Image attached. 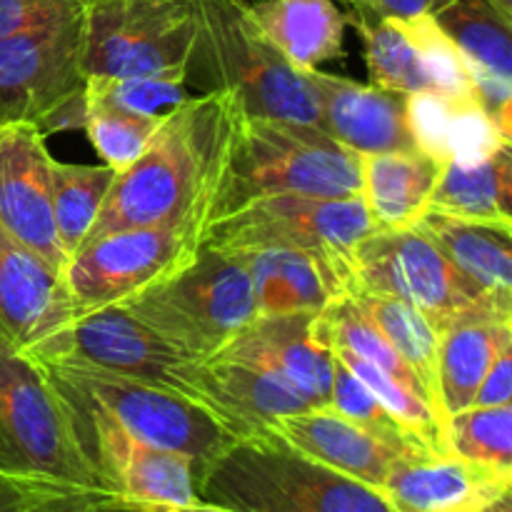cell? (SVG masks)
<instances>
[{
  "mask_svg": "<svg viewBox=\"0 0 512 512\" xmlns=\"http://www.w3.org/2000/svg\"><path fill=\"white\" fill-rule=\"evenodd\" d=\"M240 115L238 100L223 90L188 95L168 110L143 155L115 173L85 243L123 228H208Z\"/></svg>",
  "mask_w": 512,
  "mask_h": 512,
  "instance_id": "1",
  "label": "cell"
},
{
  "mask_svg": "<svg viewBox=\"0 0 512 512\" xmlns=\"http://www.w3.org/2000/svg\"><path fill=\"white\" fill-rule=\"evenodd\" d=\"M360 188V155L318 125L240 115L213 220L258 198H360Z\"/></svg>",
  "mask_w": 512,
  "mask_h": 512,
  "instance_id": "2",
  "label": "cell"
},
{
  "mask_svg": "<svg viewBox=\"0 0 512 512\" xmlns=\"http://www.w3.org/2000/svg\"><path fill=\"white\" fill-rule=\"evenodd\" d=\"M228 512H398L378 490L300 453L275 430L235 440L198 478Z\"/></svg>",
  "mask_w": 512,
  "mask_h": 512,
  "instance_id": "3",
  "label": "cell"
},
{
  "mask_svg": "<svg viewBox=\"0 0 512 512\" xmlns=\"http://www.w3.org/2000/svg\"><path fill=\"white\" fill-rule=\"evenodd\" d=\"M188 78L205 90L233 95L248 118L318 125L308 78L260 33L248 0H198V38Z\"/></svg>",
  "mask_w": 512,
  "mask_h": 512,
  "instance_id": "4",
  "label": "cell"
},
{
  "mask_svg": "<svg viewBox=\"0 0 512 512\" xmlns=\"http://www.w3.org/2000/svg\"><path fill=\"white\" fill-rule=\"evenodd\" d=\"M188 360H210L258 315L253 280L238 253L198 250L155 288L120 303Z\"/></svg>",
  "mask_w": 512,
  "mask_h": 512,
  "instance_id": "5",
  "label": "cell"
},
{
  "mask_svg": "<svg viewBox=\"0 0 512 512\" xmlns=\"http://www.w3.org/2000/svg\"><path fill=\"white\" fill-rule=\"evenodd\" d=\"M0 475L115 495L75 443L43 368L0 330ZM118 498V495H115ZM120 503V500H118Z\"/></svg>",
  "mask_w": 512,
  "mask_h": 512,
  "instance_id": "6",
  "label": "cell"
},
{
  "mask_svg": "<svg viewBox=\"0 0 512 512\" xmlns=\"http://www.w3.org/2000/svg\"><path fill=\"white\" fill-rule=\"evenodd\" d=\"M375 223L363 198H308L275 195L245 203L243 208L213 220L203 245L220 250H248L283 245L318 260L333 280L340 298L355 288V253Z\"/></svg>",
  "mask_w": 512,
  "mask_h": 512,
  "instance_id": "7",
  "label": "cell"
},
{
  "mask_svg": "<svg viewBox=\"0 0 512 512\" xmlns=\"http://www.w3.org/2000/svg\"><path fill=\"white\" fill-rule=\"evenodd\" d=\"M198 0H90L83 5V73L188 80Z\"/></svg>",
  "mask_w": 512,
  "mask_h": 512,
  "instance_id": "8",
  "label": "cell"
},
{
  "mask_svg": "<svg viewBox=\"0 0 512 512\" xmlns=\"http://www.w3.org/2000/svg\"><path fill=\"white\" fill-rule=\"evenodd\" d=\"M65 385L93 400L133 438L180 453L193 463L195 483L210 463L235 443V435L210 410L185 395L85 365L38 363Z\"/></svg>",
  "mask_w": 512,
  "mask_h": 512,
  "instance_id": "9",
  "label": "cell"
},
{
  "mask_svg": "<svg viewBox=\"0 0 512 512\" xmlns=\"http://www.w3.org/2000/svg\"><path fill=\"white\" fill-rule=\"evenodd\" d=\"M50 388L65 410L75 443L103 483L118 495L120 508L198 503L195 468L185 455L153 448L133 438L93 400L80 395L43 368Z\"/></svg>",
  "mask_w": 512,
  "mask_h": 512,
  "instance_id": "10",
  "label": "cell"
},
{
  "mask_svg": "<svg viewBox=\"0 0 512 512\" xmlns=\"http://www.w3.org/2000/svg\"><path fill=\"white\" fill-rule=\"evenodd\" d=\"M205 225L123 228L88 240L63 270L75 315L120 305L190 265L203 248Z\"/></svg>",
  "mask_w": 512,
  "mask_h": 512,
  "instance_id": "11",
  "label": "cell"
},
{
  "mask_svg": "<svg viewBox=\"0 0 512 512\" xmlns=\"http://www.w3.org/2000/svg\"><path fill=\"white\" fill-rule=\"evenodd\" d=\"M35 363L85 365L108 370L140 383L158 385L188 398V370L193 360L180 355L158 333L120 305L90 310L28 350Z\"/></svg>",
  "mask_w": 512,
  "mask_h": 512,
  "instance_id": "12",
  "label": "cell"
},
{
  "mask_svg": "<svg viewBox=\"0 0 512 512\" xmlns=\"http://www.w3.org/2000/svg\"><path fill=\"white\" fill-rule=\"evenodd\" d=\"M353 293L405 300L428 315L438 330L463 310L490 303L453 268V263L420 228L375 230L368 235L355 253Z\"/></svg>",
  "mask_w": 512,
  "mask_h": 512,
  "instance_id": "13",
  "label": "cell"
},
{
  "mask_svg": "<svg viewBox=\"0 0 512 512\" xmlns=\"http://www.w3.org/2000/svg\"><path fill=\"white\" fill-rule=\"evenodd\" d=\"M83 85V8L0 38V123H40Z\"/></svg>",
  "mask_w": 512,
  "mask_h": 512,
  "instance_id": "14",
  "label": "cell"
},
{
  "mask_svg": "<svg viewBox=\"0 0 512 512\" xmlns=\"http://www.w3.org/2000/svg\"><path fill=\"white\" fill-rule=\"evenodd\" d=\"M50 155L35 123H0V228L65 270L50 198Z\"/></svg>",
  "mask_w": 512,
  "mask_h": 512,
  "instance_id": "15",
  "label": "cell"
},
{
  "mask_svg": "<svg viewBox=\"0 0 512 512\" xmlns=\"http://www.w3.org/2000/svg\"><path fill=\"white\" fill-rule=\"evenodd\" d=\"M188 398L210 410L235 440L270 433L285 415L313 408L293 385L270 370L230 358L193 360Z\"/></svg>",
  "mask_w": 512,
  "mask_h": 512,
  "instance_id": "16",
  "label": "cell"
},
{
  "mask_svg": "<svg viewBox=\"0 0 512 512\" xmlns=\"http://www.w3.org/2000/svg\"><path fill=\"white\" fill-rule=\"evenodd\" d=\"M318 103V128L358 155L418 150L408 120V95L340 75L305 73Z\"/></svg>",
  "mask_w": 512,
  "mask_h": 512,
  "instance_id": "17",
  "label": "cell"
},
{
  "mask_svg": "<svg viewBox=\"0 0 512 512\" xmlns=\"http://www.w3.org/2000/svg\"><path fill=\"white\" fill-rule=\"evenodd\" d=\"M318 313L255 315L215 358L243 360L293 385L313 408H328L333 355L315 335Z\"/></svg>",
  "mask_w": 512,
  "mask_h": 512,
  "instance_id": "18",
  "label": "cell"
},
{
  "mask_svg": "<svg viewBox=\"0 0 512 512\" xmlns=\"http://www.w3.org/2000/svg\"><path fill=\"white\" fill-rule=\"evenodd\" d=\"M75 318L63 270L0 228V330L28 353Z\"/></svg>",
  "mask_w": 512,
  "mask_h": 512,
  "instance_id": "19",
  "label": "cell"
},
{
  "mask_svg": "<svg viewBox=\"0 0 512 512\" xmlns=\"http://www.w3.org/2000/svg\"><path fill=\"white\" fill-rule=\"evenodd\" d=\"M433 18L463 53L478 103L512 135V25L483 0H450Z\"/></svg>",
  "mask_w": 512,
  "mask_h": 512,
  "instance_id": "20",
  "label": "cell"
},
{
  "mask_svg": "<svg viewBox=\"0 0 512 512\" xmlns=\"http://www.w3.org/2000/svg\"><path fill=\"white\" fill-rule=\"evenodd\" d=\"M505 490H512L510 475L455 455H418L393 465L383 498L398 512H478Z\"/></svg>",
  "mask_w": 512,
  "mask_h": 512,
  "instance_id": "21",
  "label": "cell"
},
{
  "mask_svg": "<svg viewBox=\"0 0 512 512\" xmlns=\"http://www.w3.org/2000/svg\"><path fill=\"white\" fill-rule=\"evenodd\" d=\"M275 433L308 458L378 490L380 495L393 465L408 458L330 408H308L285 415Z\"/></svg>",
  "mask_w": 512,
  "mask_h": 512,
  "instance_id": "22",
  "label": "cell"
},
{
  "mask_svg": "<svg viewBox=\"0 0 512 512\" xmlns=\"http://www.w3.org/2000/svg\"><path fill=\"white\" fill-rule=\"evenodd\" d=\"M505 348H512V310L478 303L440 330L438 388L445 415L470 408L480 380Z\"/></svg>",
  "mask_w": 512,
  "mask_h": 512,
  "instance_id": "23",
  "label": "cell"
},
{
  "mask_svg": "<svg viewBox=\"0 0 512 512\" xmlns=\"http://www.w3.org/2000/svg\"><path fill=\"white\" fill-rule=\"evenodd\" d=\"M445 163L423 150L360 155L365 210L378 230L418 228L430 208Z\"/></svg>",
  "mask_w": 512,
  "mask_h": 512,
  "instance_id": "24",
  "label": "cell"
},
{
  "mask_svg": "<svg viewBox=\"0 0 512 512\" xmlns=\"http://www.w3.org/2000/svg\"><path fill=\"white\" fill-rule=\"evenodd\" d=\"M408 120L418 150L440 163H470L510 145V135L478 100L453 98L433 88L408 95Z\"/></svg>",
  "mask_w": 512,
  "mask_h": 512,
  "instance_id": "25",
  "label": "cell"
},
{
  "mask_svg": "<svg viewBox=\"0 0 512 512\" xmlns=\"http://www.w3.org/2000/svg\"><path fill=\"white\" fill-rule=\"evenodd\" d=\"M260 33L300 73L345 55L348 15L335 0H260L250 3Z\"/></svg>",
  "mask_w": 512,
  "mask_h": 512,
  "instance_id": "26",
  "label": "cell"
},
{
  "mask_svg": "<svg viewBox=\"0 0 512 512\" xmlns=\"http://www.w3.org/2000/svg\"><path fill=\"white\" fill-rule=\"evenodd\" d=\"M418 228L485 300L512 308V225L425 213Z\"/></svg>",
  "mask_w": 512,
  "mask_h": 512,
  "instance_id": "27",
  "label": "cell"
},
{
  "mask_svg": "<svg viewBox=\"0 0 512 512\" xmlns=\"http://www.w3.org/2000/svg\"><path fill=\"white\" fill-rule=\"evenodd\" d=\"M230 253H238L248 265L258 315L320 313L333 300H340L333 280L313 255L283 245H260Z\"/></svg>",
  "mask_w": 512,
  "mask_h": 512,
  "instance_id": "28",
  "label": "cell"
},
{
  "mask_svg": "<svg viewBox=\"0 0 512 512\" xmlns=\"http://www.w3.org/2000/svg\"><path fill=\"white\" fill-rule=\"evenodd\" d=\"M428 213L473 223L512 225V150L470 163H445Z\"/></svg>",
  "mask_w": 512,
  "mask_h": 512,
  "instance_id": "29",
  "label": "cell"
},
{
  "mask_svg": "<svg viewBox=\"0 0 512 512\" xmlns=\"http://www.w3.org/2000/svg\"><path fill=\"white\" fill-rule=\"evenodd\" d=\"M350 298L360 305V310L373 320L375 328L385 335V340L393 345L403 363L413 370L430 408L438 415L443 428L448 430V415L443 410L438 388L440 330L430 323L428 315H423L418 308L400 298L373 293H353Z\"/></svg>",
  "mask_w": 512,
  "mask_h": 512,
  "instance_id": "30",
  "label": "cell"
},
{
  "mask_svg": "<svg viewBox=\"0 0 512 512\" xmlns=\"http://www.w3.org/2000/svg\"><path fill=\"white\" fill-rule=\"evenodd\" d=\"M348 20H353L363 40L365 65L373 85L403 95L430 90L418 48L405 30L403 20L383 18L370 10H353Z\"/></svg>",
  "mask_w": 512,
  "mask_h": 512,
  "instance_id": "31",
  "label": "cell"
},
{
  "mask_svg": "<svg viewBox=\"0 0 512 512\" xmlns=\"http://www.w3.org/2000/svg\"><path fill=\"white\" fill-rule=\"evenodd\" d=\"M113 180L115 170L108 165H70L53 158L50 198L55 230L68 260L83 248Z\"/></svg>",
  "mask_w": 512,
  "mask_h": 512,
  "instance_id": "32",
  "label": "cell"
},
{
  "mask_svg": "<svg viewBox=\"0 0 512 512\" xmlns=\"http://www.w3.org/2000/svg\"><path fill=\"white\" fill-rule=\"evenodd\" d=\"M445 443L455 458L512 478V403L470 405L450 415Z\"/></svg>",
  "mask_w": 512,
  "mask_h": 512,
  "instance_id": "33",
  "label": "cell"
},
{
  "mask_svg": "<svg viewBox=\"0 0 512 512\" xmlns=\"http://www.w3.org/2000/svg\"><path fill=\"white\" fill-rule=\"evenodd\" d=\"M163 118L165 115H135L88 98V120L83 130L103 165L123 173L143 155Z\"/></svg>",
  "mask_w": 512,
  "mask_h": 512,
  "instance_id": "34",
  "label": "cell"
},
{
  "mask_svg": "<svg viewBox=\"0 0 512 512\" xmlns=\"http://www.w3.org/2000/svg\"><path fill=\"white\" fill-rule=\"evenodd\" d=\"M330 410L348 418L350 423L360 425L368 430L370 435L388 443L390 448L400 450L408 458H418V455H433L425 448H420L418 440L410 438L393 418L383 410V405L375 400V395L345 368L340 360L333 358V383H330Z\"/></svg>",
  "mask_w": 512,
  "mask_h": 512,
  "instance_id": "35",
  "label": "cell"
},
{
  "mask_svg": "<svg viewBox=\"0 0 512 512\" xmlns=\"http://www.w3.org/2000/svg\"><path fill=\"white\" fill-rule=\"evenodd\" d=\"M403 23L408 35L413 38L415 48H418L420 63H423L425 75H428L430 88L453 95V98L478 100L475 98L473 83H470V73L463 53L453 43V38L440 28L433 13L405 18Z\"/></svg>",
  "mask_w": 512,
  "mask_h": 512,
  "instance_id": "36",
  "label": "cell"
},
{
  "mask_svg": "<svg viewBox=\"0 0 512 512\" xmlns=\"http://www.w3.org/2000/svg\"><path fill=\"white\" fill-rule=\"evenodd\" d=\"M85 95L98 103L128 110L135 115H165L188 98L183 78L168 75H145V78H110V75H88Z\"/></svg>",
  "mask_w": 512,
  "mask_h": 512,
  "instance_id": "37",
  "label": "cell"
},
{
  "mask_svg": "<svg viewBox=\"0 0 512 512\" xmlns=\"http://www.w3.org/2000/svg\"><path fill=\"white\" fill-rule=\"evenodd\" d=\"M113 505L118 498L108 493L0 475V512H95Z\"/></svg>",
  "mask_w": 512,
  "mask_h": 512,
  "instance_id": "38",
  "label": "cell"
},
{
  "mask_svg": "<svg viewBox=\"0 0 512 512\" xmlns=\"http://www.w3.org/2000/svg\"><path fill=\"white\" fill-rule=\"evenodd\" d=\"M83 8L80 0H0V38Z\"/></svg>",
  "mask_w": 512,
  "mask_h": 512,
  "instance_id": "39",
  "label": "cell"
},
{
  "mask_svg": "<svg viewBox=\"0 0 512 512\" xmlns=\"http://www.w3.org/2000/svg\"><path fill=\"white\" fill-rule=\"evenodd\" d=\"M512 403V348H505L495 358L488 373L480 380L475 390L473 405L488 408V405H510Z\"/></svg>",
  "mask_w": 512,
  "mask_h": 512,
  "instance_id": "40",
  "label": "cell"
},
{
  "mask_svg": "<svg viewBox=\"0 0 512 512\" xmlns=\"http://www.w3.org/2000/svg\"><path fill=\"white\" fill-rule=\"evenodd\" d=\"M85 120H88V98H85V85H83V88L75 90L70 98H65L63 103L55 105V108L35 125H38L40 133L48 138V135L65 133V130H83Z\"/></svg>",
  "mask_w": 512,
  "mask_h": 512,
  "instance_id": "41",
  "label": "cell"
},
{
  "mask_svg": "<svg viewBox=\"0 0 512 512\" xmlns=\"http://www.w3.org/2000/svg\"><path fill=\"white\" fill-rule=\"evenodd\" d=\"M450 0H358L355 10H370L383 18H415L423 13H438Z\"/></svg>",
  "mask_w": 512,
  "mask_h": 512,
  "instance_id": "42",
  "label": "cell"
},
{
  "mask_svg": "<svg viewBox=\"0 0 512 512\" xmlns=\"http://www.w3.org/2000/svg\"><path fill=\"white\" fill-rule=\"evenodd\" d=\"M135 512H228L218 505H210L205 500H198L193 505H143V508H130Z\"/></svg>",
  "mask_w": 512,
  "mask_h": 512,
  "instance_id": "43",
  "label": "cell"
},
{
  "mask_svg": "<svg viewBox=\"0 0 512 512\" xmlns=\"http://www.w3.org/2000/svg\"><path fill=\"white\" fill-rule=\"evenodd\" d=\"M478 512H512V490H505L498 498L490 500L488 505H483Z\"/></svg>",
  "mask_w": 512,
  "mask_h": 512,
  "instance_id": "44",
  "label": "cell"
},
{
  "mask_svg": "<svg viewBox=\"0 0 512 512\" xmlns=\"http://www.w3.org/2000/svg\"><path fill=\"white\" fill-rule=\"evenodd\" d=\"M485 5H490L493 8V13L498 15L503 23L512 25V0H483Z\"/></svg>",
  "mask_w": 512,
  "mask_h": 512,
  "instance_id": "45",
  "label": "cell"
},
{
  "mask_svg": "<svg viewBox=\"0 0 512 512\" xmlns=\"http://www.w3.org/2000/svg\"><path fill=\"white\" fill-rule=\"evenodd\" d=\"M95 512H135V510L120 508V505H113V508H100V510H95Z\"/></svg>",
  "mask_w": 512,
  "mask_h": 512,
  "instance_id": "46",
  "label": "cell"
},
{
  "mask_svg": "<svg viewBox=\"0 0 512 512\" xmlns=\"http://www.w3.org/2000/svg\"><path fill=\"white\" fill-rule=\"evenodd\" d=\"M340 3H343V5H348L350 10H355V8H358V0H340Z\"/></svg>",
  "mask_w": 512,
  "mask_h": 512,
  "instance_id": "47",
  "label": "cell"
},
{
  "mask_svg": "<svg viewBox=\"0 0 512 512\" xmlns=\"http://www.w3.org/2000/svg\"><path fill=\"white\" fill-rule=\"evenodd\" d=\"M80 3H83V5H85V3H90V0H80Z\"/></svg>",
  "mask_w": 512,
  "mask_h": 512,
  "instance_id": "48",
  "label": "cell"
}]
</instances>
